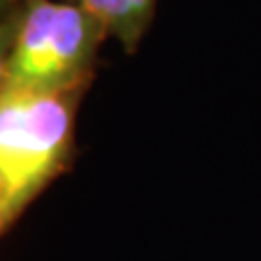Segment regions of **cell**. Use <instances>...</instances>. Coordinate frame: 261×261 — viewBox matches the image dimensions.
I'll return each mask as SVG.
<instances>
[{
    "label": "cell",
    "mask_w": 261,
    "mask_h": 261,
    "mask_svg": "<svg viewBox=\"0 0 261 261\" xmlns=\"http://www.w3.org/2000/svg\"><path fill=\"white\" fill-rule=\"evenodd\" d=\"M18 22H20V13L13 18H7L0 22V85L5 79V70H7V59H9L13 39H15V31H18Z\"/></svg>",
    "instance_id": "obj_4"
},
{
    "label": "cell",
    "mask_w": 261,
    "mask_h": 261,
    "mask_svg": "<svg viewBox=\"0 0 261 261\" xmlns=\"http://www.w3.org/2000/svg\"><path fill=\"white\" fill-rule=\"evenodd\" d=\"M100 22L107 37H116L126 50H135L152 20L157 0H76Z\"/></svg>",
    "instance_id": "obj_3"
},
{
    "label": "cell",
    "mask_w": 261,
    "mask_h": 261,
    "mask_svg": "<svg viewBox=\"0 0 261 261\" xmlns=\"http://www.w3.org/2000/svg\"><path fill=\"white\" fill-rule=\"evenodd\" d=\"M15 5H18V0H0V18H3L5 13H9L11 9H15Z\"/></svg>",
    "instance_id": "obj_5"
},
{
    "label": "cell",
    "mask_w": 261,
    "mask_h": 261,
    "mask_svg": "<svg viewBox=\"0 0 261 261\" xmlns=\"http://www.w3.org/2000/svg\"><path fill=\"white\" fill-rule=\"evenodd\" d=\"M81 94H0L3 233L65 168Z\"/></svg>",
    "instance_id": "obj_2"
},
{
    "label": "cell",
    "mask_w": 261,
    "mask_h": 261,
    "mask_svg": "<svg viewBox=\"0 0 261 261\" xmlns=\"http://www.w3.org/2000/svg\"><path fill=\"white\" fill-rule=\"evenodd\" d=\"M3 200H5V185H3V178H0V214H3ZM3 233V228H0Z\"/></svg>",
    "instance_id": "obj_6"
},
{
    "label": "cell",
    "mask_w": 261,
    "mask_h": 261,
    "mask_svg": "<svg viewBox=\"0 0 261 261\" xmlns=\"http://www.w3.org/2000/svg\"><path fill=\"white\" fill-rule=\"evenodd\" d=\"M105 37L79 3L24 0L0 94L83 92Z\"/></svg>",
    "instance_id": "obj_1"
}]
</instances>
